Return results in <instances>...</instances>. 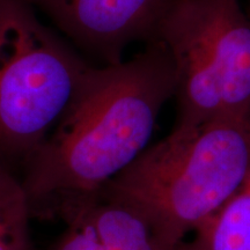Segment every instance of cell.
Listing matches in <instances>:
<instances>
[{
    "mask_svg": "<svg viewBox=\"0 0 250 250\" xmlns=\"http://www.w3.org/2000/svg\"><path fill=\"white\" fill-rule=\"evenodd\" d=\"M179 250H250V170L241 186L204 219Z\"/></svg>",
    "mask_w": 250,
    "mask_h": 250,
    "instance_id": "7",
    "label": "cell"
},
{
    "mask_svg": "<svg viewBox=\"0 0 250 250\" xmlns=\"http://www.w3.org/2000/svg\"><path fill=\"white\" fill-rule=\"evenodd\" d=\"M31 208L21 179L0 162V250H34Z\"/></svg>",
    "mask_w": 250,
    "mask_h": 250,
    "instance_id": "8",
    "label": "cell"
},
{
    "mask_svg": "<svg viewBox=\"0 0 250 250\" xmlns=\"http://www.w3.org/2000/svg\"><path fill=\"white\" fill-rule=\"evenodd\" d=\"M247 14H248V17L250 19V0L248 1V8H247Z\"/></svg>",
    "mask_w": 250,
    "mask_h": 250,
    "instance_id": "10",
    "label": "cell"
},
{
    "mask_svg": "<svg viewBox=\"0 0 250 250\" xmlns=\"http://www.w3.org/2000/svg\"><path fill=\"white\" fill-rule=\"evenodd\" d=\"M90 68L41 22L31 0H0V162L23 167Z\"/></svg>",
    "mask_w": 250,
    "mask_h": 250,
    "instance_id": "3",
    "label": "cell"
},
{
    "mask_svg": "<svg viewBox=\"0 0 250 250\" xmlns=\"http://www.w3.org/2000/svg\"><path fill=\"white\" fill-rule=\"evenodd\" d=\"M174 65L153 40L127 62L92 66L58 124L23 165L31 213H57L94 195L147 148L165 103L175 95Z\"/></svg>",
    "mask_w": 250,
    "mask_h": 250,
    "instance_id": "1",
    "label": "cell"
},
{
    "mask_svg": "<svg viewBox=\"0 0 250 250\" xmlns=\"http://www.w3.org/2000/svg\"><path fill=\"white\" fill-rule=\"evenodd\" d=\"M66 211L79 212L88 220L104 250H171L140 215L99 193L68 203L57 214Z\"/></svg>",
    "mask_w": 250,
    "mask_h": 250,
    "instance_id": "6",
    "label": "cell"
},
{
    "mask_svg": "<svg viewBox=\"0 0 250 250\" xmlns=\"http://www.w3.org/2000/svg\"><path fill=\"white\" fill-rule=\"evenodd\" d=\"M152 37L174 65L175 126L250 114V19L239 0H169Z\"/></svg>",
    "mask_w": 250,
    "mask_h": 250,
    "instance_id": "4",
    "label": "cell"
},
{
    "mask_svg": "<svg viewBox=\"0 0 250 250\" xmlns=\"http://www.w3.org/2000/svg\"><path fill=\"white\" fill-rule=\"evenodd\" d=\"M169 0H31L49 12L78 44L108 61L121 62L132 40L152 36Z\"/></svg>",
    "mask_w": 250,
    "mask_h": 250,
    "instance_id": "5",
    "label": "cell"
},
{
    "mask_svg": "<svg viewBox=\"0 0 250 250\" xmlns=\"http://www.w3.org/2000/svg\"><path fill=\"white\" fill-rule=\"evenodd\" d=\"M249 170L250 114L227 116L175 126L96 193L136 212L162 245L179 250Z\"/></svg>",
    "mask_w": 250,
    "mask_h": 250,
    "instance_id": "2",
    "label": "cell"
},
{
    "mask_svg": "<svg viewBox=\"0 0 250 250\" xmlns=\"http://www.w3.org/2000/svg\"><path fill=\"white\" fill-rule=\"evenodd\" d=\"M67 228L50 250H104L88 220L77 211L62 214Z\"/></svg>",
    "mask_w": 250,
    "mask_h": 250,
    "instance_id": "9",
    "label": "cell"
}]
</instances>
